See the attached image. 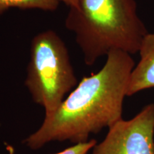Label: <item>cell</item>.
Returning <instances> with one entry per match:
<instances>
[{
	"mask_svg": "<svg viewBox=\"0 0 154 154\" xmlns=\"http://www.w3.org/2000/svg\"><path fill=\"white\" fill-rule=\"evenodd\" d=\"M106 57L99 72L84 77L57 110L45 116L39 128L25 138L28 148L38 150L53 141L86 142L91 134L122 120L135 61L121 50H113Z\"/></svg>",
	"mask_w": 154,
	"mask_h": 154,
	"instance_id": "6da1fadb",
	"label": "cell"
},
{
	"mask_svg": "<svg viewBox=\"0 0 154 154\" xmlns=\"http://www.w3.org/2000/svg\"><path fill=\"white\" fill-rule=\"evenodd\" d=\"M64 24L74 34L87 66L113 50L138 52L149 32L136 0H80L76 7L69 8Z\"/></svg>",
	"mask_w": 154,
	"mask_h": 154,
	"instance_id": "7a4b0ae2",
	"label": "cell"
},
{
	"mask_svg": "<svg viewBox=\"0 0 154 154\" xmlns=\"http://www.w3.org/2000/svg\"><path fill=\"white\" fill-rule=\"evenodd\" d=\"M78 84L69 50L53 30L40 32L32 39L24 85L34 103L53 113Z\"/></svg>",
	"mask_w": 154,
	"mask_h": 154,
	"instance_id": "3957f363",
	"label": "cell"
},
{
	"mask_svg": "<svg viewBox=\"0 0 154 154\" xmlns=\"http://www.w3.org/2000/svg\"><path fill=\"white\" fill-rule=\"evenodd\" d=\"M90 154H154V103L146 105L134 118L111 126Z\"/></svg>",
	"mask_w": 154,
	"mask_h": 154,
	"instance_id": "277c9868",
	"label": "cell"
},
{
	"mask_svg": "<svg viewBox=\"0 0 154 154\" xmlns=\"http://www.w3.org/2000/svg\"><path fill=\"white\" fill-rule=\"evenodd\" d=\"M138 53L140 60L131 73L127 96L154 88V33L144 36Z\"/></svg>",
	"mask_w": 154,
	"mask_h": 154,
	"instance_id": "5b68a950",
	"label": "cell"
},
{
	"mask_svg": "<svg viewBox=\"0 0 154 154\" xmlns=\"http://www.w3.org/2000/svg\"><path fill=\"white\" fill-rule=\"evenodd\" d=\"M61 0H0V14L10 8L35 9L45 11H54Z\"/></svg>",
	"mask_w": 154,
	"mask_h": 154,
	"instance_id": "8992f818",
	"label": "cell"
},
{
	"mask_svg": "<svg viewBox=\"0 0 154 154\" xmlns=\"http://www.w3.org/2000/svg\"><path fill=\"white\" fill-rule=\"evenodd\" d=\"M96 143V140L90 139L86 142L75 143L63 151L54 154H88Z\"/></svg>",
	"mask_w": 154,
	"mask_h": 154,
	"instance_id": "52a82bcc",
	"label": "cell"
},
{
	"mask_svg": "<svg viewBox=\"0 0 154 154\" xmlns=\"http://www.w3.org/2000/svg\"><path fill=\"white\" fill-rule=\"evenodd\" d=\"M80 0H61V2L64 3L66 6H68L69 8L72 7H76L78 5Z\"/></svg>",
	"mask_w": 154,
	"mask_h": 154,
	"instance_id": "ba28073f",
	"label": "cell"
}]
</instances>
